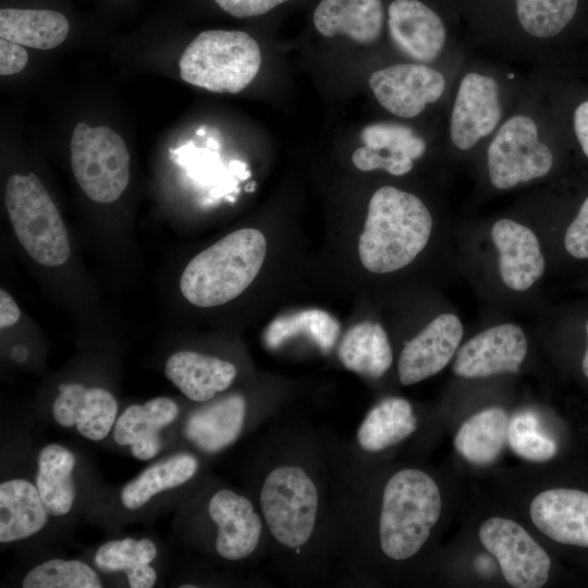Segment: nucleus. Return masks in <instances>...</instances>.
I'll return each instance as SVG.
<instances>
[{"label":"nucleus","instance_id":"obj_6","mask_svg":"<svg viewBox=\"0 0 588 588\" xmlns=\"http://www.w3.org/2000/svg\"><path fill=\"white\" fill-rule=\"evenodd\" d=\"M259 506L273 540L287 550L302 549L317 526L318 487L304 467L280 464L261 483Z\"/></svg>","mask_w":588,"mask_h":588},{"label":"nucleus","instance_id":"obj_3","mask_svg":"<svg viewBox=\"0 0 588 588\" xmlns=\"http://www.w3.org/2000/svg\"><path fill=\"white\" fill-rule=\"evenodd\" d=\"M442 509L432 477L416 468L394 473L382 492L378 520L381 552L392 561L413 558L427 542Z\"/></svg>","mask_w":588,"mask_h":588},{"label":"nucleus","instance_id":"obj_36","mask_svg":"<svg viewBox=\"0 0 588 588\" xmlns=\"http://www.w3.org/2000/svg\"><path fill=\"white\" fill-rule=\"evenodd\" d=\"M360 138L371 149L406 155L413 160L421 157L426 150L425 140L411 127L393 122L369 124L363 128Z\"/></svg>","mask_w":588,"mask_h":588},{"label":"nucleus","instance_id":"obj_34","mask_svg":"<svg viewBox=\"0 0 588 588\" xmlns=\"http://www.w3.org/2000/svg\"><path fill=\"white\" fill-rule=\"evenodd\" d=\"M172 160L188 169L189 175L203 183H218L211 192L212 197H220L232 192L235 185L232 171L225 170L216 150L198 148L193 140L170 149Z\"/></svg>","mask_w":588,"mask_h":588},{"label":"nucleus","instance_id":"obj_42","mask_svg":"<svg viewBox=\"0 0 588 588\" xmlns=\"http://www.w3.org/2000/svg\"><path fill=\"white\" fill-rule=\"evenodd\" d=\"M21 317V310L15 301L3 289L0 290V328L5 329L15 324Z\"/></svg>","mask_w":588,"mask_h":588},{"label":"nucleus","instance_id":"obj_37","mask_svg":"<svg viewBox=\"0 0 588 588\" xmlns=\"http://www.w3.org/2000/svg\"><path fill=\"white\" fill-rule=\"evenodd\" d=\"M352 160L354 166L362 171L382 169L392 175H403L414 166V160L406 155L376 150L365 145L353 152Z\"/></svg>","mask_w":588,"mask_h":588},{"label":"nucleus","instance_id":"obj_47","mask_svg":"<svg viewBox=\"0 0 588 588\" xmlns=\"http://www.w3.org/2000/svg\"><path fill=\"white\" fill-rule=\"evenodd\" d=\"M255 186H256V183L252 182L250 184L246 185L245 191L246 192H254Z\"/></svg>","mask_w":588,"mask_h":588},{"label":"nucleus","instance_id":"obj_41","mask_svg":"<svg viewBox=\"0 0 588 588\" xmlns=\"http://www.w3.org/2000/svg\"><path fill=\"white\" fill-rule=\"evenodd\" d=\"M574 131L583 152L588 158V100L575 109Z\"/></svg>","mask_w":588,"mask_h":588},{"label":"nucleus","instance_id":"obj_24","mask_svg":"<svg viewBox=\"0 0 588 588\" xmlns=\"http://www.w3.org/2000/svg\"><path fill=\"white\" fill-rule=\"evenodd\" d=\"M75 464V455L58 443L44 446L38 454L35 485L51 516H64L73 507L76 498L72 476Z\"/></svg>","mask_w":588,"mask_h":588},{"label":"nucleus","instance_id":"obj_48","mask_svg":"<svg viewBox=\"0 0 588 588\" xmlns=\"http://www.w3.org/2000/svg\"><path fill=\"white\" fill-rule=\"evenodd\" d=\"M196 135L197 136H204L206 135V128L204 126L199 127L197 131H196Z\"/></svg>","mask_w":588,"mask_h":588},{"label":"nucleus","instance_id":"obj_14","mask_svg":"<svg viewBox=\"0 0 588 588\" xmlns=\"http://www.w3.org/2000/svg\"><path fill=\"white\" fill-rule=\"evenodd\" d=\"M462 336L458 317L439 315L405 343L397 363L400 382L409 385L440 372L455 356Z\"/></svg>","mask_w":588,"mask_h":588},{"label":"nucleus","instance_id":"obj_8","mask_svg":"<svg viewBox=\"0 0 588 588\" xmlns=\"http://www.w3.org/2000/svg\"><path fill=\"white\" fill-rule=\"evenodd\" d=\"M538 135L536 122L527 115H514L504 122L487 151L494 187L509 189L549 173L553 155Z\"/></svg>","mask_w":588,"mask_h":588},{"label":"nucleus","instance_id":"obj_40","mask_svg":"<svg viewBox=\"0 0 588 588\" xmlns=\"http://www.w3.org/2000/svg\"><path fill=\"white\" fill-rule=\"evenodd\" d=\"M28 62V53L23 46L0 39V74L12 75L21 72Z\"/></svg>","mask_w":588,"mask_h":588},{"label":"nucleus","instance_id":"obj_20","mask_svg":"<svg viewBox=\"0 0 588 588\" xmlns=\"http://www.w3.org/2000/svg\"><path fill=\"white\" fill-rule=\"evenodd\" d=\"M164 372L187 399L206 403L232 384L237 370L228 360L193 351H180L169 356Z\"/></svg>","mask_w":588,"mask_h":588},{"label":"nucleus","instance_id":"obj_26","mask_svg":"<svg viewBox=\"0 0 588 588\" xmlns=\"http://www.w3.org/2000/svg\"><path fill=\"white\" fill-rule=\"evenodd\" d=\"M416 429L411 403L402 397H387L367 413L356 438L364 451L376 453L397 444Z\"/></svg>","mask_w":588,"mask_h":588},{"label":"nucleus","instance_id":"obj_4","mask_svg":"<svg viewBox=\"0 0 588 588\" xmlns=\"http://www.w3.org/2000/svg\"><path fill=\"white\" fill-rule=\"evenodd\" d=\"M261 53L256 40L241 30L201 32L179 61L181 78L215 93L236 94L259 72Z\"/></svg>","mask_w":588,"mask_h":588},{"label":"nucleus","instance_id":"obj_9","mask_svg":"<svg viewBox=\"0 0 588 588\" xmlns=\"http://www.w3.org/2000/svg\"><path fill=\"white\" fill-rule=\"evenodd\" d=\"M480 542L500 565L504 579L516 588H539L549 578L551 560L516 522L491 517L479 528Z\"/></svg>","mask_w":588,"mask_h":588},{"label":"nucleus","instance_id":"obj_15","mask_svg":"<svg viewBox=\"0 0 588 588\" xmlns=\"http://www.w3.org/2000/svg\"><path fill=\"white\" fill-rule=\"evenodd\" d=\"M58 391L52 415L60 426L75 427L90 441H101L109 434L118 414V402L111 392L76 382L61 383Z\"/></svg>","mask_w":588,"mask_h":588},{"label":"nucleus","instance_id":"obj_11","mask_svg":"<svg viewBox=\"0 0 588 588\" xmlns=\"http://www.w3.org/2000/svg\"><path fill=\"white\" fill-rule=\"evenodd\" d=\"M528 350L523 330L513 323L489 328L456 352L453 372L462 378H486L518 371Z\"/></svg>","mask_w":588,"mask_h":588},{"label":"nucleus","instance_id":"obj_12","mask_svg":"<svg viewBox=\"0 0 588 588\" xmlns=\"http://www.w3.org/2000/svg\"><path fill=\"white\" fill-rule=\"evenodd\" d=\"M502 114L498 83L479 73L461 81L450 120V136L461 150H469L490 135Z\"/></svg>","mask_w":588,"mask_h":588},{"label":"nucleus","instance_id":"obj_18","mask_svg":"<svg viewBox=\"0 0 588 588\" xmlns=\"http://www.w3.org/2000/svg\"><path fill=\"white\" fill-rule=\"evenodd\" d=\"M491 237L499 250V272L503 283L514 291H526L543 274L546 262L536 234L510 219L498 220Z\"/></svg>","mask_w":588,"mask_h":588},{"label":"nucleus","instance_id":"obj_7","mask_svg":"<svg viewBox=\"0 0 588 588\" xmlns=\"http://www.w3.org/2000/svg\"><path fill=\"white\" fill-rule=\"evenodd\" d=\"M71 166L79 187L96 203L115 201L128 184V150L122 137L108 126L75 125Z\"/></svg>","mask_w":588,"mask_h":588},{"label":"nucleus","instance_id":"obj_1","mask_svg":"<svg viewBox=\"0 0 588 588\" xmlns=\"http://www.w3.org/2000/svg\"><path fill=\"white\" fill-rule=\"evenodd\" d=\"M432 217L415 195L383 186L371 196L358 254L373 273H389L411 264L425 248Z\"/></svg>","mask_w":588,"mask_h":588},{"label":"nucleus","instance_id":"obj_21","mask_svg":"<svg viewBox=\"0 0 588 588\" xmlns=\"http://www.w3.org/2000/svg\"><path fill=\"white\" fill-rule=\"evenodd\" d=\"M246 400L231 393L193 412L186 420V438L205 453H218L241 434L246 417Z\"/></svg>","mask_w":588,"mask_h":588},{"label":"nucleus","instance_id":"obj_28","mask_svg":"<svg viewBox=\"0 0 588 588\" xmlns=\"http://www.w3.org/2000/svg\"><path fill=\"white\" fill-rule=\"evenodd\" d=\"M510 417L501 407L482 409L458 428L454 446L460 455L476 465H488L501 454L507 441Z\"/></svg>","mask_w":588,"mask_h":588},{"label":"nucleus","instance_id":"obj_10","mask_svg":"<svg viewBox=\"0 0 588 588\" xmlns=\"http://www.w3.org/2000/svg\"><path fill=\"white\" fill-rule=\"evenodd\" d=\"M369 86L381 107L396 117L409 119L442 96L445 78L425 64L404 63L373 72Z\"/></svg>","mask_w":588,"mask_h":588},{"label":"nucleus","instance_id":"obj_19","mask_svg":"<svg viewBox=\"0 0 588 588\" xmlns=\"http://www.w3.org/2000/svg\"><path fill=\"white\" fill-rule=\"evenodd\" d=\"M179 411L177 404L166 396L130 405L115 420L113 439L121 446H130L135 458L149 461L160 452L161 431L176 419Z\"/></svg>","mask_w":588,"mask_h":588},{"label":"nucleus","instance_id":"obj_27","mask_svg":"<svg viewBox=\"0 0 588 588\" xmlns=\"http://www.w3.org/2000/svg\"><path fill=\"white\" fill-rule=\"evenodd\" d=\"M69 21L52 10H0V37L34 49H52L69 33Z\"/></svg>","mask_w":588,"mask_h":588},{"label":"nucleus","instance_id":"obj_5","mask_svg":"<svg viewBox=\"0 0 588 588\" xmlns=\"http://www.w3.org/2000/svg\"><path fill=\"white\" fill-rule=\"evenodd\" d=\"M4 203L19 242L36 262L57 267L69 259L71 249L63 219L34 173L11 175Z\"/></svg>","mask_w":588,"mask_h":588},{"label":"nucleus","instance_id":"obj_25","mask_svg":"<svg viewBox=\"0 0 588 588\" xmlns=\"http://www.w3.org/2000/svg\"><path fill=\"white\" fill-rule=\"evenodd\" d=\"M338 357L346 369L369 378L383 376L393 360L385 330L371 321L359 322L345 332Z\"/></svg>","mask_w":588,"mask_h":588},{"label":"nucleus","instance_id":"obj_33","mask_svg":"<svg viewBox=\"0 0 588 588\" xmlns=\"http://www.w3.org/2000/svg\"><path fill=\"white\" fill-rule=\"evenodd\" d=\"M578 0H516L517 17L531 36L549 38L572 21Z\"/></svg>","mask_w":588,"mask_h":588},{"label":"nucleus","instance_id":"obj_43","mask_svg":"<svg viewBox=\"0 0 588 588\" xmlns=\"http://www.w3.org/2000/svg\"><path fill=\"white\" fill-rule=\"evenodd\" d=\"M230 170L232 173L236 176H238L241 180L247 179L250 173L247 171L245 163L238 160H232L230 162Z\"/></svg>","mask_w":588,"mask_h":588},{"label":"nucleus","instance_id":"obj_45","mask_svg":"<svg viewBox=\"0 0 588 588\" xmlns=\"http://www.w3.org/2000/svg\"><path fill=\"white\" fill-rule=\"evenodd\" d=\"M586 331H587V338H588V321L586 324ZM583 371H584V375L588 378V345H587V350L583 358Z\"/></svg>","mask_w":588,"mask_h":588},{"label":"nucleus","instance_id":"obj_35","mask_svg":"<svg viewBox=\"0 0 588 588\" xmlns=\"http://www.w3.org/2000/svg\"><path fill=\"white\" fill-rule=\"evenodd\" d=\"M507 442L515 454L530 462H547L558 451L555 441L540 426L532 412H520L510 418Z\"/></svg>","mask_w":588,"mask_h":588},{"label":"nucleus","instance_id":"obj_49","mask_svg":"<svg viewBox=\"0 0 588 588\" xmlns=\"http://www.w3.org/2000/svg\"><path fill=\"white\" fill-rule=\"evenodd\" d=\"M197 585H191V584H184V585H180V588H196Z\"/></svg>","mask_w":588,"mask_h":588},{"label":"nucleus","instance_id":"obj_32","mask_svg":"<svg viewBox=\"0 0 588 588\" xmlns=\"http://www.w3.org/2000/svg\"><path fill=\"white\" fill-rule=\"evenodd\" d=\"M23 588H100L98 573L79 560L51 559L33 567L22 580Z\"/></svg>","mask_w":588,"mask_h":588},{"label":"nucleus","instance_id":"obj_44","mask_svg":"<svg viewBox=\"0 0 588 588\" xmlns=\"http://www.w3.org/2000/svg\"><path fill=\"white\" fill-rule=\"evenodd\" d=\"M11 355H12V358L15 362L22 363V362H25L27 359L28 352L24 346L17 345V346L13 347V350L11 352Z\"/></svg>","mask_w":588,"mask_h":588},{"label":"nucleus","instance_id":"obj_17","mask_svg":"<svg viewBox=\"0 0 588 588\" xmlns=\"http://www.w3.org/2000/svg\"><path fill=\"white\" fill-rule=\"evenodd\" d=\"M534 525L552 540L588 548V493L554 488L540 492L530 503Z\"/></svg>","mask_w":588,"mask_h":588},{"label":"nucleus","instance_id":"obj_16","mask_svg":"<svg viewBox=\"0 0 588 588\" xmlns=\"http://www.w3.org/2000/svg\"><path fill=\"white\" fill-rule=\"evenodd\" d=\"M394 46L418 62H431L444 47L446 32L440 16L419 0H394L388 10Z\"/></svg>","mask_w":588,"mask_h":588},{"label":"nucleus","instance_id":"obj_29","mask_svg":"<svg viewBox=\"0 0 588 588\" xmlns=\"http://www.w3.org/2000/svg\"><path fill=\"white\" fill-rule=\"evenodd\" d=\"M199 462L189 453H176L146 468L121 491V502L130 511L145 506L157 494L186 483L197 473Z\"/></svg>","mask_w":588,"mask_h":588},{"label":"nucleus","instance_id":"obj_31","mask_svg":"<svg viewBox=\"0 0 588 588\" xmlns=\"http://www.w3.org/2000/svg\"><path fill=\"white\" fill-rule=\"evenodd\" d=\"M298 334L311 339L321 351L328 353L338 341L340 323L323 310H301L274 319L267 327L264 341L269 348H277L283 342Z\"/></svg>","mask_w":588,"mask_h":588},{"label":"nucleus","instance_id":"obj_23","mask_svg":"<svg viewBox=\"0 0 588 588\" xmlns=\"http://www.w3.org/2000/svg\"><path fill=\"white\" fill-rule=\"evenodd\" d=\"M49 513L36 485L23 478L0 485V542L10 543L38 534Z\"/></svg>","mask_w":588,"mask_h":588},{"label":"nucleus","instance_id":"obj_30","mask_svg":"<svg viewBox=\"0 0 588 588\" xmlns=\"http://www.w3.org/2000/svg\"><path fill=\"white\" fill-rule=\"evenodd\" d=\"M157 554L155 542L148 538H123L101 544L95 563L106 572H124L131 588H150L157 581V572L150 566Z\"/></svg>","mask_w":588,"mask_h":588},{"label":"nucleus","instance_id":"obj_39","mask_svg":"<svg viewBox=\"0 0 588 588\" xmlns=\"http://www.w3.org/2000/svg\"><path fill=\"white\" fill-rule=\"evenodd\" d=\"M289 0H215L225 12L235 17H250L265 14Z\"/></svg>","mask_w":588,"mask_h":588},{"label":"nucleus","instance_id":"obj_22","mask_svg":"<svg viewBox=\"0 0 588 588\" xmlns=\"http://www.w3.org/2000/svg\"><path fill=\"white\" fill-rule=\"evenodd\" d=\"M313 21L322 36L345 35L358 44L369 45L381 34L383 5L381 0H321Z\"/></svg>","mask_w":588,"mask_h":588},{"label":"nucleus","instance_id":"obj_2","mask_svg":"<svg viewBox=\"0 0 588 588\" xmlns=\"http://www.w3.org/2000/svg\"><path fill=\"white\" fill-rule=\"evenodd\" d=\"M266 253L267 242L259 230L234 231L187 264L180 279V290L197 307L223 305L252 284Z\"/></svg>","mask_w":588,"mask_h":588},{"label":"nucleus","instance_id":"obj_13","mask_svg":"<svg viewBox=\"0 0 588 588\" xmlns=\"http://www.w3.org/2000/svg\"><path fill=\"white\" fill-rule=\"evenodd\" d=\"M208 515L217 527L215 547L226 561H241L257 549L264 518L245 495L220 489L208 502Z\"/></svg>","mask_w":588,"mask_h":588},{"label":"nucleus","instance_id":"obj_46","mask_svg":"<svg viewBox=\"0 0 588 588\" xmlns=\"http://www.w3.org/2000/svg\"><path fill=\"white\" fill-rule=\"evenodd\" d=\"M206 147L217 151L219 149V143L215 138L209 137L206 142Z\"/></svg>","mask_w":588,"mask_h":588},{"label":"nucleus","instance_id":"obj_38","mask_svg":"<svg viewBox=\"0 0 588 588\" xmlns=\"http://www.w3.org/2000/svg\"><path fill=\"white\" fill-rule=\"evenodd\" d=\"M564 245L571 256L578 259L588 258V197L567 228Z\"/></svg>","mask_w":588,"mask_h":588}]
</instances>
